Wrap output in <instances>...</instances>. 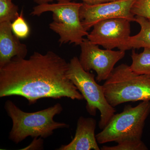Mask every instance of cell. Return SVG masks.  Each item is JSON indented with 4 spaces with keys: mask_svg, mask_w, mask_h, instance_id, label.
<instances>
[{
    "mask_svg": "<svg viewBox=\"0 0 150 150\" xmlns=\"http://www.w3.org/2000/svg\"><path fill=\"white\" fill-rule=\"evenodd\" d=\"M69 63L52 51L34 52L28 59L15 57L0 67V97H23L29 105L43 98L83 96L67 76Z\"/></svg>",
    "mask_w": 150,
    "mask_h": 150,
    "instance_id": "6da1fadb",
    "label": "cell"
},
{
    "mask_svg": "<svg viewBox=\"0 0 150 150\" xmlns=\"http://www.w3.org/2000/svg\"><path fill=\"white\" fill-rule=\"evenodd\" d=\"M5 109L12 121L9 139L18 144L27 137L46 139L52 136L54 130L69 128V124L54 120V116L63 111L62 104L57 103L46 109L35 112H24L11 100L6 101Z\"/></svg>",
    "mask_w": 150,
    "mask_h": 150,
    "instance_id": "7a4b0ae2",
    "label": "cell"
},
{
    "mask_svg": "<svg viewBox=\"0 0 150 150\" xmlns=\"http://www.w3.org/2000/svg\"><path fill=\"white\" fill-rule=\"evenodd\" d=\"M103 85L105 98L113 107L125 103L150 100V77L134 72L126 64L114 68Z\"/></svg>",
    "mask_w": 150,
    "mask_h": 150,
    "instance_id": "3957f363",
    "label": "cell"
},
{
    "mask_svg": "<svg viewBox=\"0 0 150 150\" xmlns=\"http://www.w3.org/2000/svg\"><path fill=\"white\" fill-rule=\"evenodd\" d=\"M82 4L71 0H59L56 4L35 6L30 15L39 16L43 13L51 12L53 21L49 24V28L59 35L60 44L69 43L80 45L83 37L89 33L83 26L80 17Z\"/></svg>",
    "mask_w": 150,
    "mask_h": 150,
    "instance_id": "277c9868",
    "label": "cell"
},
{
    "mask_svg": "<svg viewBox=\"0 0 150 150\" xmlns=\"http://www.w3.org/2000/svg\"><path fill=\"white\" fill-rule=\"evenodd\" d=\"M150 114V100L142 101L135 107L126 105L122 112L114 114L102 131L96 135L98 143L142 140L145 122Z\"/></svg>",
    "mask_w": 150,
    "mask_h": 150,
    "instance_id": "5b68a950",
    "label": "cell"
},
{
    "mask_svg": "<svg viewBox=\"0 0 150 150\" xmlns=\"http://www.w3.org/2000/svg\"><path fill=\"white\" fill-rule=\"evenodd\" d=\"M67 76L86 101V109L89 114L95 116L97 110H99L100 115L98 126L100 129H104L116 110L105 98L103 85L97 83L93 74L84 69L76 56L69 63Z\"/></svg>",
    "mask_w": 150,
    "mask_h": 150,
    "instance_id": "8992f818",
    "label": "cell"
},
{
    "mask_svg": "<svg viewBox=\"0 0 150 150\" xmlns=\"http://www.w3.org/2000/svg\"><path fill=\"white\" fill-rule=\"evenodd\" d=\"M80 46V63L86 71H95L97 82L106 80L115 68V64L126 54L125 51L122 50L100 49L98 45L91 43L88 38H84Z\"/></svg>",
    "mask_w": 150,
    "mask_h": 150,
    "instance_id": "52a82bcc",
    "label": "cell"
},
{
    "mask_svg": "<svg viewBox=\"0 0 150 150\" xmlns=\"http://www.w3.org/2000/svg\"><path fill=\"white\" fill-rule=\"evenodd\" d=\"M131 21L123 18L108 19L98 22L87 36L91 43L106 49L128 50L127 43L131 36Z\"/></svg>",
    "mask_w": 150,
    "mask_h": 150,
    "instance_id": "ba28073f",
    "label": "cell"
},
{
    "mask_svg": "<svg viewBox=\"0 0 150 150\" xmlns=\"http://www.w3.org/2000/svg\"><path fill=\"white\" fill-rule=\"evenodd\" d=\"M137 0H116L96 5L83 3L80 17L83 26L88 31L98 22L108 19L123 18L135 21V16L131 12Z\"/></svg>",
    "mask_w": 150,
    "mask_h": 150,
    "instance_id": "9c48e42d",
    "label": "cell"
},
{
    "mask_svg": "<svg viewBox=\"0 0 150 150\" xmlns=\"http://www.w3.org/2000/svg\"><path fill=\"white\" fill-rule=\"evenodd\" d=\"M96 121L93 118L80 116L78 119L74 137L67 145L58 150H100L95 135Z\"/></svg>",
    "mask_w": 150,
    "mask_h": 150,
    "instance_id": "30bf717a",
    "label": "cell"
},
{
    "mask_svg": "<svg viewBox=\"0 0 150 150\" xmlns=\"http://www.w3.org/2000/svg\"><path fill=\"white\" fill-rule=\"evenodd\" d=\"M11 24V22L0 23V67L10 62L13 57L25 58L27 55V46L14 34Z\"/></svg>",
    "mask_w": 150,
    "mask_h": 150,
    "instance_id": "8fae6325",
    "label": "cell"
},
{
    "mask_svg": "<svg viewBox=\"0 0 150 150\" xmlns=\"http://www.w3.org/2000/svg\"><path fill=\"white\" fill-rule=\"evenodd\" d=\"M141 27L140 32L129 37L127 43L128 50L148 48L150 49V18L136 16L135 21Z\"/></svg>",
    "mask_w": 150,
    "mask_h": 150,
    "instance_id": "7c38bea8",
    "label": "cell"
},
{
    "mask_svg": "<svg viewBox=\"0 0 150 150\" xmlns=\"http://www.w3.org/2000/svg\"><path fill=\"white\" fill-rule=\"evenodd\" d=\"M132 64L130 67L134 72L150 77V49L144 48L140 54L133 49L131 55Z\"/></svg>",
    "mask_w": 150,
    "mask_h": 150,
    "instance_id": "4fadbf2b",
    "label": "cell"
},
{
    "mask_svg": "<svg viewBox=\"0 0 150 150\" xmlns=\"http://www.w3.org/2000/svg\"><path fill=\"white\" fill-rule=\"evenodd\" d=\"M18 7L12 1H0V23L13 21L18 17Z\"/></svg>",
    "mask_w": 150,
    "mask_h": 150,
    "instance_id": "5bb4252c",
    "label": "cell"
},
{
    "mask_svg": "<svg viewBox=\"0 0 150 150\" xmlns=\"http://www.w3.org/2000/svg\"><path fill=\"white\" fill-rule=\"evenodd\" d=\"M102 150H147V147L142 140H127L117 143L112 146H103Z\"/></svg>",
    "mask_w": 150,
    "mask_h": 150,
    "instance_id": "9a60e30c",
    "label": "cell"
},
{
    "mask_svg": "<svg viewBox=\"0 0 150 150\" xmlns=\"http://www.w3.org/2000/svg\"><path fill=\"white\" fill-rule=\"evenodd\" d=\"M11 26L14 34L19 38H26L29 35V27L23 18V11L18 17L11 22Z\"/></svg>",
    "mask_w": 150,
    "mask_h": 150,
    "instance_id": "2e32d148",
    "label": "cell"
},
{
    "mask_svg": "<svg viewBox=\"0 0 150 150\" xmlns=\"http://www.w3.org/2000/svg\"><path fill=\"white\" fill-rule=\"evenodd\" d=\"M131 12L135 16L150 18V0H137L132 6Z\"/></svg>",
    "mask_w": 150,
    "mask_h": 150,
    "instance_id": "e0dca14e",
    "label": "cell"
},
{
    "mask_svg": "<svg viewBox=\"0 0 150 150\" xmlns=\"http://www.w3.org/2000/svg\"><path fill=\"white\" fill-rule=\"evenodd\" d=\"M43 149V140L40 137L39 139L37 138H34L31 144L24 149Z\"/></svg>",
    "mask_w": 150,
    "mask_h": 150,
    "instance_id": "ac0fdd59",
    "label": "cell"
},
{
    "mask_svg": "<svg viewBox=\"0 0 150 150\" xmlns=\"http://www.w3.org/2000/svg\"><path fill=\"white\" fill-rule=\"evenodd\" d=\"M76 1L78 0H74ZM82 1L85 4L88 5H96L98 4H102L109 2L112 1H116V0H80Z\"/></svg>",
    "mask_w": 150,
    "mask_h": 150,
    "instance_id": "d6986e66",
    "label": "cell"
},
{
    "mask_svg": "<svg viewBox=\"0 0 150 150\" xmlns=\"http://www.w3.org/2000/svg\"><path fill=\"white\" fill-rule=\"evenodd\" d=\"M35 2L37 3L38 5L42 4H47L49 2L53 1H58L59 0H33Z\"/></svg>",
    "mask_w": 150,
    "mask_h": 150,
    "instance_id": "ffe728a7",
    "label": "cell"
},
{
    "mask_svg": "<svg viewBox=\"0 0 150 150\" xmlns=\"http://www.w3.org/2000/svg\"><path fill=\"white\" fill-rule=\"evenodd\" d=\"M12 1V0H0V1Z\"/></svg>",
    "mask_w": 150,
    "mask_h": 150,
    "instance_id": "44dd1931",
    "label": "cell"
}]
</instances>
